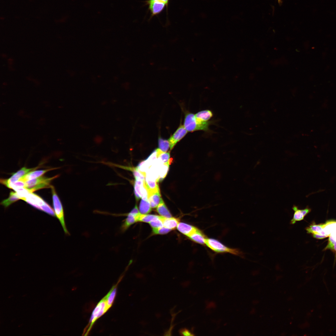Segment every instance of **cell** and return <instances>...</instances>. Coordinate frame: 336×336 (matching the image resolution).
I'll list each match as a JSON object with an SVG mask.
<instances>
[{
  "instance_id": "cell-1",
  "label": "cell",
  "mask_w": 336,
  "mask_h": 336,
  "mask_svg": "<svg viewBox=\"0 0 336 336\" xmlns=\"http://www.w3.org/2000/svg\"><path fill=\"white\" fill-rule=\"evenodd\" d=\"M213 121H203L197 118L194 114L189 111L185 113L184 126L188 132L202 131L210 132V126Z\"/></svg>"
},
{
  "instance_id": "cell-2",
  "label": "cell",
  "mask_w": 336,
  "mask_h": 336,
  "mask_svg": "<svg viewBox=\"0 0 336 336\" xmlns=\"http://www.w3.org/2000/svg\"><path fill=\"white\" fill-rule=\"evenodd\" d=\"M38 209L43 211L53 217H55L53 209L40 197L30 193L23 200Z\"/></svg>"
},
{
  "instance_id": "cell-3",
  "label": "cell",
  "mask_w": 336,
  "mask_h": 336,
  "mask_svg": "<svg viewBox=\"0 0 336 336\" xmlns=\"http://www.w3.org/2000/svg\"><path fill=\"white\" fill-rule=\"evenodd\" d=\"M58 176L57 175L51 178L41 176L25 182V188L30 190L32 192L38 189L51 188V181Z\"/></svg>"
},
{
  "instance_id": "cell-4",
  "label": "cell",
  "mask_w": 336,
  "mask_h": 336,
  "mask_svg": "<svg viewBox=\"0 0 336 336\" xmlns=\"http://www.w3.org/2000/svg\"><path fill=\"white\" fill-rule=\"evenodd\" d=\"M53 204L55 217L59 220L66 234L69 235L66 226L64 211L62 203L55 192L54 187L51 185Z\"/></svg>"
},
{
  "instance_id": "cell-5",
  "label": "cell",
  "mask_w": 336,
  "mask_h": 336,
  "mask_svg": "<svg viewBox=\"0 0 336 336\" xmlns=\"http://www.w3.org/2000/svg\"><path fill=\"white\" fill-rule=\"evenodd\" d=\"M109 309L106 301L103 298L97 304L92 312L88 324L86 329L85 335L89 333L95 321Z\"/></svg>"
},
{
  "instance_id": "cell-6",
  "label": "cell",
  "mask_w": 336,
  "mask_h": 336,
  "mask_svg": "<svg viewBox=\"0 0 336 336\" xmlns=\"http://www.w3.org/2000/svg\"><path fill=\"white\" fill-rule=\"evenodd\" d=\"M205 244L213 251L218 253H229L239 255L240 252L236 249L226 247L218 240L212 238H207Z\"/></svg>"
},
{
  "instance_id": "cell-7",
  "label": "cell",
  "mask_w": 336,
  "mask_h": 336,
  "mask_svg": "<svg viewBox=\"0 0 336 336\" xmlns=\"http://www.w3.org/2000/svg\"><path fill=\"white\" fill-rule=\"evenodd\" d=\"M141 214L136 205L133 209L127 214L126 218L120 227L121 231H125L132 225L138 221Z\"/></svg>"
},
{
  "instance_id": "cell-8",
  "label": "cell",
  "mask_w": 336,
  "mask_h": 336,
  "mask_svg": "<svg viewBox=\"0 0 336 336\" xmlns=\"http://www.w3.org/2000/svg\"><path fill=\"white\" fill-rule=\"evenodd\" d=\"M37 168V167L32 168H27L26 167H23L13 174L9 179H1L0 182L6 186L7 185L10 183L18 181L23 176L31 170H35Z\"/></svg>"
},
{
  "instance_id": "cell-9",
  "label": "cell",
  "mask_w": 336,
  "mask_h": 336,
  "mask_svg": "<svg viewBox=\"0 0 336 336\" xmlns=\"http://www.w3.org/2000/svg\"><path fill=\"white\" fill-rule=\"evenodd\" d=\"M169 0H149L147 3L149 9L152 15H156L163 9L167 5Z\"/></svg>"
},
{
  "instance_id": "cell-10",
  "label": "cell",
  "mask_w": 336,
  "mask_h": 336,
  "mask_svg": "<svg viewBox=\"0 0 336 336\" xmlns=\"http://www.w3.org/2000/svg\"><path fill=\"white\" fill-rule=\"evenodd\" d=\"M188 132L184 125L180 124L177 130L168 140L170 144V150H171L176 143L186 135Z\"/></svg>"
},
{
  "instance_id": "cell-11",
  "label": "cell",
  "mask_w": 336,
  "mask_h": 336,
  "mask_svg": "<svg viewBox=\"0 0 336 336\" xmlns=\"http://www.w3.org/2000/svg\"><path fill=\"white\" fill-rule=\"evenodd\" d=\"M292 209L294 211V213L290 221L291 224H294L296 222L303 220L305 217L311 211V209L308 207L303 209H300L295 205H293Z\"/></svg>"
},
{
  "instance_id": "cell-12",
  "label": "cell",
  "mask_w": 336,
  "mask_h": 336,
  "mask_svg": "<svg viewBox=\"0 0 336 336\" xmlns=\"http://www.w3.org/2000/svg\"><path fill=\"white\" fill-rule=\"evenodd\" d=\"M55 169H57V168L30 172L20 178L18 180L22 181L25 182L27 181L39 177L47 171Z\"/></svg>"
},
{
  "instance_id": "cell-13",
  "label": "cell",
  "mask_w": 336,
  "mask_h": 336,
  "mask_svg": "<svg viewBox=\"0 0 336 336\" xmlns=\"http://www.w3.org/2000/svg\"><path fill=\"white\" fill-rule=\"evenodd\" d=\"M177 228L180 232L188 237L197 229L194 226L184 222L179 223Z\"/></svg>"
},
{
  "instance_id": "cell-14",
  "label": "cell",
  "mask_w": 336,
  "mask_h": 336,
  "mask_svg": "<svg viewBox=\"0 0 336 336\" xmlns=\"http://www.w3.org/2000/svg\"><path fill=\"white\" fill-rule=\"evenodd\" d=\"M188 237L192 241L202 245L205 244L207 239L202 232L198 229Z\"/></svg>"
},
{
  "instance_id": "cell-15",
  "label": "cell",
  "mask_w": 336,
  "mask_h": 336,
  "mask_svg": "<svg viewBox=\"0 0 336 336\" xmlns=\"http://www.w3.org/2000/svg\"><path fill=\"white\" fill-rule=\"evenodd\" d=\"M148 199L151 208H157L162 200L160 192L153 193L148 194Z\"/></svg>"
},
{
  "instance_id": "cell-16",
  "label": "cell",
  "mask_w": 336,
  "mask_h": 336,
  "mask_svg": "<svg viewBox=\"0 0 336 336\" xmlns=\"http://www.w3.org/2000/svg\"><path fill=\"white\" fill-rule=\"evenodd\" d=\"M117 284L114 286L107 294L104 297L109 309L114 302L117 292Z\"/></svg>"
},
{
  "instance_id": "cell-17",
  "label": "cell",
  "mask_w": 336,
  "mask_h": 336,
  "mask_svg": "<svg viewBox=\"0 0 336 336\" xmlns=\"http://www.w3.org/2000/svg\"><path fill=\"white\" fill-rule=\"evenodd\" d=\"M162 220L164 226L170 230L174 229L179 223V219L171 217L166 218L162 217Z\"/></svg>"
},
{
  "instance_id": "cell-18",
  "label": "cell",
  "mask_w": 336,
  "mask_h": 336,
  "mask_svg": "<svg viewBox=\"0 0 336 336\" xmlns=\"http://www.w3.org/2000/svg\"><path fill=\"white\" fill-rule=\"evenodd\" d=\"M196 117L203 121H208L213 116L212 111L209 110H201L195 114Z\"/></svg>"
},
{
  "instance_id": "cell-19",
  "label": "cell",
  "mask_w": 336,
  "mask_h": 336,
  "mask_svg": "<svg viewBox=\"0 0 336 336\" xmlns=\"http://www.w3.org/2000/svg\"><path fill=\"white\" fill-rule=\"evenodd\" d=\"M306 230L308 233L326 235L323 229V224L319 225L313 224L307 227Z\"/></svg>"
},
{
  "instance_id": "cell-20",
  "label": "cell",
  "mask_w": 336,
  "mask_h": 336,
  "mask_svg": "<svg viewBox=\"0 0 336 336\" xmlns=\"http://www.w3.org/2000/svg\"><path fill=\"white\" fill-rule=\"evenodd\" d=\"M157 182L145 178V183L147 189L148 194L153 193L160 192Z\"/></svg>"
},
{
  "instance_id": "cell-21",
  "label": "cell",
  "mask_w": 336,
  "mask_h": 336,
  "mask_svg": "<svg viewBox=\"0 0 336 336\" xmlns=\"http://www.w3.org/2000/svg\"><path fill=\"white\" fill-rule=\"evenodd\" d=\"M156 211L162 217L166 218L172 217L171 213L163 200L157 207Z\"/></svg>"
},
{
  "instance_id": "cell-22",
  "label": "cell",
  "mask_w": 336,
  "mask_h": 336,
  "mask_svg": "<svg viewBox=\"0 0 336 336\" xmlns=\"http://www.w3.org/2000/svg\"><path fill=\"white\" fill-rule=\"evenodd\" d=\"M323 229L329 236L332 232L336 231V221H329L323 224Z\"/></svg>"
},
{
  "instance_id": "cell-23",
  "label": "cell",
  "mask_w": 336,
  "mask_h": 336,
  "mask_svg": "<svg viewBox=\"0 0 336 336\" xmlns=\"http://www.w3.org/2000/svg\"><path fill=\"white\" fill-rule=\"evenodd\" d=\"M16 192H10L8 198L3 200L1 204L5 208H7L11 204L20 199Z\"/></svg>"
},
{
  "instance_id": "cell-24",
  "label": "cell",
  "mask_w": 336,
  "mask_h": 336,
  "mask_svg": "<svg viewBox=\"0 0 336 336\" xmlns=\"http://www.w3.org/2000/svg\"><path fill=\"white\" fill-rule=\"evenodd\" d=\"M145 181L140 180H135L134 184V193L135 197L137 201L142 198V187Z\"/></svg>"
},
{
  "instance_id": "cell-25",
  "label": "cell",
  "mask_w": 336,
  "mask_h": 336,
  "mask_svg": "<svg viewBox=\"0 0 336 336\" xmlns=\"http://www.w3.org/2000/svg\"><path fill=\"white\" fill-rule=\"evenodd\" d=\"M151 207L148 200L142 199L141 201L139 211L142 214H145L149 213L151 211Z\"/></svg>"
},
{
  "instance_id": "cell-26",
  "label": "cell",
  "mask_w": 336,
  "mask_h": 336,
  "mask_svg": "<svg viewBox=\"0 0 336 336\" xmlns=\"http://www.w3.org/2000/svg\"><path fill=\"white\" fill-rule=\"evenodd\" d=\"M168 163L160 164L158 166V171L159 175L158 182L162 181L166 177L169 169Z\"/></svg>"
},
{
  "instance_id": "cell-27",
  "label": "cell",
  "mask_w": 336,
  "mask_h": 336,
  "mask_svg": "<svg viewBox=\"0 0 336 336\" xmlns=\"http://www.w3.org/2000/svg\"><path fill=\"white\" fill-rule=\"evenodd\" d=\"M158 143L159 149L164 152H167L169 147H170V144L169 140L163 139L161 137L158 138Z\"/></svg>"
},
{
  "instance_id": "cell-28",
  "label": "cell",
  "mask_w": 336,
  "mask_h": 336,
  "mask_svg": "<svg viewBox=\"0 0 336 336\" xmlns=\"http://www.w3.org/2000/svg\"><path fill=\"white\" fill-rule=\"evenodd\" d=\"M161 216L155 215L141 214L140 216L138 221L149 223L152 221L160 218Z\"/></svg>"
},
{
  "instance_id": "cell-29",
  "label": "cell",
  "mask_w": 336,
  "mask_h": 336,
  "mask_svg": "<svg viewBox=\"0 0 336 336\" xmlns=\"http://www.w3.org/2000/svg\"><path fill=\"white\" fill-rule=\"evenodd\" d=\"M6 186L15 190L18 189L25 188V182L23 181L18 180L17 181L9 184Z\"/></svg>"
},
{
  "instance_id": "cell-30",
  "label": "cell",
  "mask_w": 336,
  "mask_h": 336,
  "mask_svg": "<svg viewBox=\"0 0 336 336\" xmlns=\"http://www.w3.org/2000/svg\"><path fill=\"white\" fill-rule=\"evenodd\" d=\"M329 243L324 249L332 250L333 247L336 242V231L332 233L329 236Z\"/></svg>"
},
{
  "instance_id": "cell-31",
  "label": "cell",
  "mask_w": 336,
  "mask_h": 336,
  "mask_svg": "<svg viewBox=\"0 0 336 336\" xmlns=\"http://www.w3.org/2000/svg\"><path fill=\"white\" fill-rule=\"evenodd\" d=\"M162 218V217L161 216L160 218L152 221L149 223L152 228H157L163 226Z\"/></svg>"
},
{
  "instance_id": "cell-32",
  "label": "cell",
  "mask_w": 336,
  "mask_h": 336,
  "mask_svg": "<svg viewBox=\"0 0 336 336\" xmlns=\"http://www.w3.org/2000/svg\"><path fill=\"white\" fill-rule=\"evenodd\" d=\"M171 230L163 226L157 228H152V232L156 234H165L170 232Z\"/></svg>"
},
{
  "instance_id": "cell-33",
  "label": "cell",
  "mask_w": 336,
  "mask_h": 336,
  "mask_svg": "<svg viewBox=\"0 0 336 336\" xmlns=\"http://www.w3.org/2000/svg\"><path fill=\"white\" fill-rule=\"evenodd\" d=\"M179 332L181 336H194V334L189 329L186 328H182L179 330Z\"/></svg>"
},
{
  "instance_id": "cell-34",
  "label": "cell",
  "mask_w": 336,
  "mask_h": 336,
  "mask_svg": "<svg viewBox=\"0 0 336 336\" xmlns=\"http://www.w3.org/2000/svg\"><path fill=\"white\" fill-rule=\"evenodd\" d=\"M313 235L314 237L318 239H322L325 238L328 236H328L326 235H322L317 234H315Z\"/></svg>"
},
{
  "instance_id": "cell-35",
  "label": "cell",
  "mask_w": 336,
  "mask_h": 336,
  "mask_svg": "<svg viewBox=\"0 0 336 336\" xmlns=\"http://www.w3.org/2000/svg\"><path fill=\"white\" fill-rule=\"evenodd\" d=\"M95 140L97 142L98 141H99V142H100V141H101L102 138L101 137H96L95 138Z\"/></svg>"
},
{
  "instance_id": "cell-36",
  "label": "cell",
  "mask_w": 336,
  "mask_h": 336,
  "mask_svg": "<svg viewBox=\"0 0 336 336\" xmlns=\"http://www.w3.org/2000/svg\"><path fill=\"white\" fill-rule=\"evenodd\" d=\"M282 0H278V2L280 3L282 2Z\"/></svg>"
}]
</instances>
